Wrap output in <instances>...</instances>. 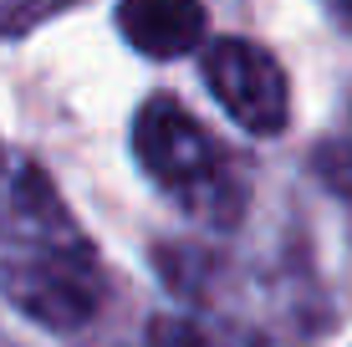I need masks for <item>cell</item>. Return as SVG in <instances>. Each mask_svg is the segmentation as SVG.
Returning a JSON list of instances; mask_svg holds the SVG:
<instances>
[{"instance_id": "obj_1", "label": "cell", "mask_w": 352, "mask_h": 347, "mask_svg": "<svg viewBox=\"0 0 352 347\" xmlns=\"http://www.w3.org/2000/svg\"><path fill=\"white\" fill-rule=\"evenodd\" d=\"M6 291L21 312H31L46 327H77L97 312V260L92 250L72 235V225L62 235H52V245H36L31 256L6 266Z\"/></svg>"}, {"instance_id": "obj_2", "label": "cell", "mask_w": 352, "mask_h": 347, "mask_svg": "<svg viewBox=\"0 0 352 347\" xmlns=\"http://www.w3.org/2000/svg\"><path fill=\"white\" fill-rule=\"evenodd\" d=\"M133 153L148 169V179H159L164 189L179 194H214L225 179L220 143L210 138V128L194 113H184L179 98H148L133 123Z\"/></svg>"}, {"instance_id": "obj_3", "label": "cell", "mask_w": 352, "mask_h": 347, "mask_svg": "<svg viewBox=\"0 0 352 347\" xmlns=\"http://www.w3.org/2000/svg\"><path fill=\"white\" fill-rule=\"evenodd\" d=\"M204 87H210V98L256 138H276L286 128V117H291L286 71L256 41H240V36L214 41L210 52H204Z\"/></svg>"}, {"instance_id": "obj_4", "label": "cell", "mask_w": 352, "mask_h": 347, "mask_svg": "<svg viewBox=\"0 0 352 347\" xmlns=\"http://www.w3.org/2000/svg\"><path fill=\"white\" fill-rule=\"evenodd\" d=\"M204 16L199 0H123L118 5V31L133 52L168 62V56H184L204 41Z\"/></svg>"}, {"instance_id": "obj_5", "label": "cell", "mask_w": 352, "mask_h": 347, "mask_svg": "<svg viewBox=\"0 0 352 347\" xmlns=\"http://www.w3.org/2000/svg\"><path fill=\"white\" fill-rule=\"evenodd\" d=\"M311 169H317V179L337 199L352 205V143H322V148L311 153Z\"/></svg>"}, {"instance_id": "obj_6", "label": "cell", "mask_w": 352, "mask_h": 347, "mask_svg": "<svg viewBox=\"0 0 352 347\" xmlns=\"http://www.w3.org/2000/svg\"><path fill=\"white\" fill-rule=\"evenodd\" d=\"M332 10H337V21L352 31V0H332Z\"/></svg>"}]
</instances>
